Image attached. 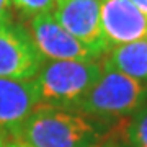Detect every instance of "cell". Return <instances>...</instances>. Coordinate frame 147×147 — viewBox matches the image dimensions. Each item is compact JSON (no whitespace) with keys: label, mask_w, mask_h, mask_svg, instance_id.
Listing matches in <instances>:
<instances>
[{"label":"cell","mask_w":147,"mask_h":147,"mask_svg":"<svg viewBox=\"0 0 147 147\" xmlns=\"http://www.w3.org/2000/svg\"><path fill=\"white\" fill-rule=\"evenodd\" d=\"M39 105L33 80L0 77V129L13 136L30 113Z\"/></svg>","instance_id":"cell-8"},{"label":"cell","mask_w":147,"mask_h":147,"mask_svg":"<svg viewBox=\"0 0 147 147\" xmlns=\"http://www.w3.org/2000/svg\"><path fill=\"white\" fill-rule=\"evenodd\" d=\"M5 147H28V146L26 144H23L21 141H18V139L10 137V141H5Z\"/></svg>","instance_id":"cell-14"},{"label":"cell","mask_w":147,"mask_h":147,"mask_svg":"<svg viewBox=\"0 0 147 147\" xmlns=\"http://www.w3.org/2000/svg\"><path fill=\"white\" fill-rule=\"evenodd\" d=\"M25 28L44 61H96L100 56L82 44L56 20L53 13L30 18Z\"/></svg>","instance_id":"cell-4"},{"label":"cell","mask_w":147,"mask_h":147,"mask_svg":"<svg viewBox=\"0 0 147 147\" xmlns=\"http://www.w3.org/2000/svg\"><path fill=\"white\" fill-rule=\"evenodd\" d=\"M101 30L108 44H126L147 38V15L131 0H101Z\"/></svg>","instance_id":"cell-7"},{"label":"cell","mask_w":147,"mask_h":147,"mask_svg":"<svg viewBox=\"0 0 147 147\" xmlns=\"http://www.w3.org/2000/svg\"><path fill=\"white\" fill-rule=\"evenodd\" d=\"M42 61L23 25H0V77L33 80Z\"/></svg>","instance_id":"cell-6"},{"label":"cell","mask_w":147,"mask_h":147,"mask_svg":"<svg viewBox=\"0 0 147 147\" xmlns=\"http://www.w3.org/2000/svg\"><path fill=\"white\" fill-rule=\"evenodd\" d=\"M11 0H0V25L11 23Z\"/></svg>","instance_id":"cell-12"},{"label":"cell","mask_w":147,"mask_h":147,"mask_svg":"<svg viewBox=\"0 0 147 147\" xmlns=\"http://www.w3.org/2000/svg\"><path fill=\"white\" fill-rule=\"evenodd\" d=\"M95 147H96V146H95Z\"/></svg>","instance_id":"cell-17"},{"label":"cell","mask_w":147,"mask_h":147,"mask_svg":"<svg viewBox=\"0 0 147 147\" xmlns=\"http://www.w3.org/2000/svg\"><path fill=\"white\" fill-rule=\"evenodd\" d=\"M0 147H5V132L0 129Z\"/></svg>","instance_id":"cell-16"},{"label":"cell","mask_w":147,"mask_h":147,"mask_svg":"<svg viewBox=\"0 0 147 147\" xmlns=\"http://www.w3.org/2000/svg\"><path fill=\"white\" fill-rule=\"evenodd\" d=\"M101 74L75 111L98 121L124 119L147 103V84L101 64Z\"/></svg>","instance_id":"cell-3"},{"label":"cell","mask_w":147,"mask_h":147,"mask_svg":"<svg viewBox=\"0 0 147 147\" xmlns=\"http://www.w3.org/2000/svg\"><path fill=\"white\" fill-rule=\"evenodd\" d=\"M57 0H11V7L26 20L42 13H53Z\"/></svg>","instance_id":"cell-11"},{"label":"cell","mask_w":147,"mask_h":147,"mask_svg":"<svg viewBox=\"0 0 147 147\" xmlns=\"http://www.w3.org/2000/svg\"><path fill=\"white\" fill-rule=\"evenodd\" d=\"M10 137L28 147H95L103 141V129L82 113L38 105Z\"/></svg>","instance_id":"cell-1"},{"label":"cell","mask_w":147,"mask_h":147,"mask_svg":"<svg viewBox=\"0 0 147 147\" xmlns=\"http://www.w3.org/2000/svg\"><path fill=\"white\" fill-rule=\"evenodd\" d=\"M123 141L129 147H147V103L126 119Z\"/></svg>","instance_id":"cell-10"},{"label":"cell","mask_w":147,"mask_h":147,"mask_svg":"<svg viewBox=\"0 0 147 147\" xmlns=\"http://www.w3.org/2000/svg\"><path fill=\"white\" fill-rule=\"evenodd\" d=\"M131 2L139 8V10H142L147 15V0H131Z\"/></svg>","instance_id":"cell-15"},{"label":"cell","mask_w":147,"mask_h":147,"mask_svg":"<svg viewBox=\"0 0 147 147\" xmlns=\"http://www.w3.org/2000/svg\"><path fill=\"white\" fill-rule=\"evenodd\" d=\"M53 15L75 39L103 57L108 44L101 30V0H57Z\"/></svg>","instance_id":"cell-5"},{"label":"cell","mask_w":147,"mask_h":147,"mask_svg":"<svg viewBox=\"0 0 147 147\" xmlns=\"http://www.w3.org/2000/svg\"><path fill=\"white\" fill-rule=\"evenodd\" d=\"M96 147H129L124 141H119V139H106V141H101Z\"/></svg>","instance_id":"cell-13"},{"label":"cell","mask_w":147,"mask_h":147,"mask_svg":"<svg viewBox=\"0 0 147 147\" xmlns=\"http://www.w3.org/2000/svg\"><path fill=\"white\" fill-rule=\"evenodd\" d=\"M101 61H42L34 77L39 105L75 111L101 74Z\"/></svg>","instance_id":"cell-2"},{"label":"cell","mask_w":147,"mask_h":147,"mask_svg":"<svg viewBox=\"0 0 147 147\" xmlns=\"http://www.w3.org/2000/svg\"><path fill=\"white\" fill-rule=\"evenodd\" d=\"M101 64L147 84V38L113 46L103 54Z\"/></svg>","instance_id":"cell-9"}]
</instances>
